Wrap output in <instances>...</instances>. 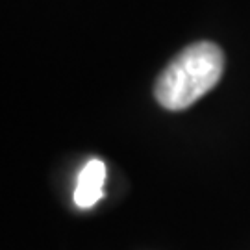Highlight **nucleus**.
<instances>
[{
	"label": "nucleus",
	"instance_id": "f257e3e1",
	"mask_svg": "<svg viewBox=\"0 0 250 250\" xmlns=\"http://www.w3.org/2000/svg\"><path fill=\"white\" fill-rule=\"evenodd\" d=\"M223 71L224 54L221 46L211 41L193 43L176 54L161 71L154 85V97L165 109H186L213 89Z\"/></svg>",
	"mask_w": 250,
	"mask_h": 250
},
{
	"label": "nucleus",
	"instance_id": "f03ea898",
	"mask_svg": "<svg viewBox=\"0 0 250 250\" xmlns=\"http://www.w3.org/2000/svg\"><path fill=\"white\" fill-rule=\"evenodd\" d=\"M106 180V165L100 160H91L82 169L74 189V202L78 208H91L102 198V188Z\"/></svg>",
	"mask_w": 250,
	"mask_h": 250
}]
</instances>
